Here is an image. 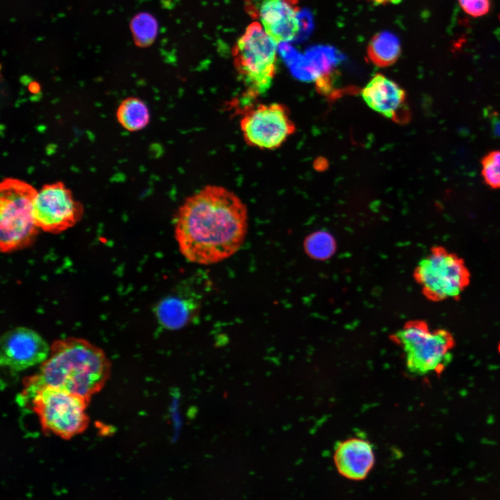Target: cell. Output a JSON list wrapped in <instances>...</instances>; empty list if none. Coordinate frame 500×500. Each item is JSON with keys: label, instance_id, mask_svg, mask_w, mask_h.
Listing matches in <instances>:
<instances>
[{"label": "cell", "instance_id": "277c9868", "mask_svg": "<svg viewBox=\"0 0 500 500\" xmlns=\"http://www.w3.org/2000/svg\"><path fill=\"white\" fill-rule=\"evenodd\" d=\"M38 190L30 183L6 178L0 184V249L10 253L31 245L39 232L33 212Z\"/></svg>", "mask_w": 500, "mask_h": 500}, {"label": "cell", "instance_id": "6da1fadb", "mask_svg": "<svg viewBox=\"0 0 500 500\" xmlns=\"http://www.w3.org/2000/svg\"><path fill=\"white\" fill-rule=\"evenodd\" d=\"M248 229V210L233 191L208 185L189 196L178 208L174 235L189 262L209 265L234 255Z\"/></svg>", "mask_w": 500, "mask_h": 500}, {"label": "cell", "instance_id": "7402d4cb", "mask_svg": "<svg viewBox=\"0 0 500 500\" xmlns=\"http://www.w3.org/2000/svg\"><path fill=\"white\" fill-rule=\"evenodd\" d=\"M499 353H500V343H499Z\"/></svg>", "mask_w": 500, "mask_h": 500}, {"label": "cell", "instance_id": "52a82bcc", "mask_svg": "<svg viewBox=\"0 0 500 500\" xmlns=\"http://www.w3.org/2000/svg\"><path fill=\"white\" fill-rule=\"evenodd\" d=\"M415 278L429 299L440 301L460 297L469 283L470 274L456 253L436 247L418 262Z\"/></svg>", "mask_w": 500, "mask_h": 500}, {"label": "cell", "instance_id": "d6986e66", "mask_svg": "<svg viewBox=\"0 0 500 500\" xmlns=\"http://www.w3.org/2000/svg\"><path fill=\"white\" fill-rule=\"evenodd\" d=\"M462 10L473 17L487 15L491 7L490 0H458Z\"/></svg>", "mask_w": 500, "mask_h": 500}, {"label": "cell", "instance_id": "ac0fdd59", "mask_svg": "<svg viewBox=\"0 0 500 500\" xmlns=\"http://www.w3.org/2000/svg\"><path fill=\"white\" fill-rule=\"evenodd\" d=\"M481 175L488 186L500 189V150L491 151L483 156Z\"/></svg>", "mask_w": 500, "mask_h": 500}, {"label": "cell", "instance_id": "44dd1931", "mask_svg": "<svg viewBox=\"0 0 500 500\" xmlns=\"http://www.w3.org/2000/svg\"><path fill=\"white\" fill-rule=\"evenodd\" d=\"M29 90H30V91H31V92L35 93V92H38L39 91V90H40V86H39V85H38V83H33L30 85Z\"/></svg>", "mask_w": 500, "mask_h": 500}, {"label": "cell", "instance_id": "ffe728a7", "mask_svg": "<svg viewBox=\"0 0 500 500\" xmlns=\"http://www.w3.org/2000/svg\"><path fill=\"white\" fill-rule=\"evenodd\" d=\"M375 5L397 4L402 0H365Z\"/></svg>", "mask_w": 500, "mask_h": 500}, {"label": "cell", "instance_id": "5bb4252c", "mask_svg": "<svg viewBox=\"0 0 500 500\" xmlns=\"http://www.w3.org/2000/svg\"><path fill=\"white\" fill-rule=\"evenodd\" d=\"M197 308V303L194 300L176 294L160 301L156 306V313L162 326L174 330L187 325Z\"/></svg>", "mask_w": 500, "mask_h": 500}, {"label": "cell", "instance_id": "9a60e30c", "mask_svg": "<svg viewBox=\"0 0 500 500\" xmlns=\"http://www.w3.org/2000/svg\"><path fill=\"white\" fill-rule=\"evenodd\" d=\"M401 51L398 38L388 31L375 34L369 41L367 54L370 61L379 67L393 65L400 56Z\"/></svg>", "mask_w": 500, "mask_h": 500}, {"label": "cell", "instance_id": "7c38bea8", "mask_svg": "<svg viewBox=\"0 0 500 500\" xmlns=\"http://www.w3.org/2000/svg\"><path fill=\"white\" fill-rule=\"evenodd\" d=\"M361 94L367 106L383 115L399 122L409 119L405 90L384 75H374Z\"/></svg>", "mask_w": 500, "mask_h": 500}, {"label": "cell", "instance_id": "9c48e42d", "mask_svg": "<svg viewBox=\"0 0 500 500\" xmlns=\"http://www.w3.org/2000/svg\"><path fill=\"white\" fill-rule=\"evenodd\" d=\"M35 223L40 230L57 234L74 226L83 215V206L61 181L44 185L33 203Z\"/></svg>", "mask_w": 500, "mask_h": 500}, {"label": "cell", "instance_id": "7a4b0ae2", "mask_svg": "<svg viewBox=\"0 0 500 500\" xmlns=\"http://www.w3.org/2000/svg\"><path fill=\"white\" fill-rule=\"evenodd\" d=\"M110 362L99 347L74 337L55 340L39 372L24 380V390L47 386L90 402L110 375Z\"/></svg>", "mask_w": 500, "mask_h": 500}, {"label": "cell", "instance_id": "8992f818", "mask_svg": "<svg viewBox=\"0 0 500 500\" xmlns=\"http://www.w3.org/2000/svg\"><path fill=\"white\" fill-rule=\"evenodd\" d=\"M22 396L31 400L44 432L69 440L88 426L85 409L90 402L80 396L47 386L23 391Z\"/></svg>", "mask_w": 500, "mask_h": 500}, {"label": "cell", "instance_id": "e0dca14e", "mask_svg": "<svg viewBox=\"0 0 500 500\" xmlns=\"http://www.w3.org/2000/svg\"><path fill=\"white\" fill-rule=\"evenodd\" d=\"M130 28L134 42L140 47L150 46L158 33L157 21L148 12H142L135 15L131 21Z\"/></svg>", "mask_w": 500, "mask_h": 500}, {"label": "cell", "instance_id": "5b68a950", "mask_svg": "<svg viewBox=\"0 0 500 500\" xmlns=\"http://www.w3.org/2000/svg\"><path fill=\"white\" fill-rule=\"evenodd\" d=\"M408 370L415 375H440L453 357L455 340L445 329L432 330L424 322H411L395 335Z\"/></svg>", "mask_w": 500, "mask_h": 500}, {"label": "cell", "instance_id": "2e32d148", "mask_svg": "<svg viewBox=\"0 0 500 500\" xmlns=\"http://www.w3.org/2000/svg\"><path fill=\"white\" fill-rule=\"evenodd\" d=\"M117 119L126 130L135 132L144 128L150 121V112L147 105L137 97L124 99L117 110Z\"/></svg>", "mask_w": 500, "mask_h": 500}, {"label": "cell", "instance_id": "3957f363", "mask_svg": "<svg viewBox=\"0 0 500 500\" xmlns=\"http://www.w3.org/2000/svg\"><path fill=\"white\" fill-rule=\"evenodd\" d=\"M276 44L261 24L253 22L234 45V67L247 88L248 98L262 94L271 87L278 68Z\"/></svg>", "mask_w": 500, "mask_h": 500}, {"label": "cell", "instance_id": "8fae6325", "mask_svg": "<svg viewBox=\"0 0 500 500\" xmlns=\"http://www.w3.org/2000/svg\"><path fill=\"white\" fill-rule=\"evenodd\" d=\"M50 347L34 330L17 327L1 338L0 362L13 371H22L41 364L49 356Z\"/></svg>", "mask_w": 500, "mask_h": 500}, {"label": "cell", "instance_id": "4fadbf2b", "mask_svg": "<svg viewBox=\"0 0 500 500\" xmlns=\"http://www.w3.org/2000/svg\"><path fill=\"white\" fill-rule=\"evenodd\" d=\"M333 460L342 476L352 481H361L367 476L374 465L373 446L362 438L345 440L337 444Z\"/></svg>", "mask_w": 500, "mask_h": 500}, {"label": "cell", "instance_id": "ba28073f", "mask_svg": "<svg viewBox=\"0 0 500 500\" xmlns=\"http://www.w3.org/2000/svg\"><path fill=\"white\" fill-rule=\"evenodd\" d=\"M240 127L244 142L262 150L278 148L295 131L289 110L279 103L247 106L242 112Z\"/></svg>", "mask_w": 500, "mask_h": 500}, {"label": "cell", "instance_id": "30bf717a", "mask_svg": "<svg viewBox=\"0 0 500 500\" xmlns=\"http://www.w3.org/2000/svg\"><path fill=\"white\" fill-rule=\"evenodd\" d=\"M251 18L276 43L292 40L299 29L298 0H243Z\"/></svg>", "mask_w": 500, "mask_h": 500}]
</instances>
